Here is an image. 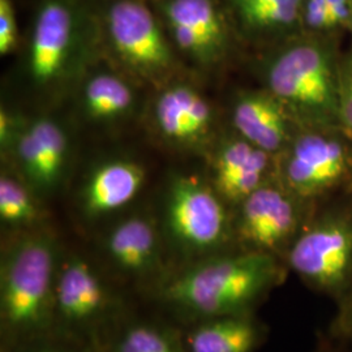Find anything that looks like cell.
<instances>
[{
	"label": "cell",
	"instance_id": "1",
	"mask_svg": "<svg viewBox=\"0 0 352 352\" xmlns=\"http://www.w3.org/2000/svg\"><path fill=\"white\" fill-rule=\"evenodd\" d=\"M286 269L283 260L269 253L223 252L171 273L155 295L171 311L195 322L245 315L283 282Z\"/></svg>",
	"mask_w": 352,
	"mask_h": 352
},
{
	"label": "cell",
	"instance_id": "22",
	"mask_svg": "<svg viewBox=\"0 0 352 352\" xmlns=\"http://www.w3.org/2000/svg\"><path fill=\"white\" fill-rule=\"evenodd\" d=\"M11 352H101V350L98 346L87 342H77L56 336H49L33 340Z\"/></svg>",
	"mask_w": 352,
	"mask_h": 352
},
{
	"label": "cell",
	"instance_id": "29",
	"mask_svg": "<svg viewBox=\"0 0 352 352\" xmlns=\"http://www.w3.org/2000/svg\"><path fill=\"white\" fill-rule=\"evenodd\" d=\"M351 25H352V19H351Z\"/></svg>",
	"mask_w": 352,
	"mask_h": 352
},
{
	"label": "cell",
	"instance_id": "27",
	"mask_svg": "<svg viewBox=\"0 0 352 352\" xmlns=\"http://www.w3.org/2000/svg\"><path fill=\"white\" fill-rule=\"evenodd\" d=\"M316 352H340V349L337 347L336 342H322Z\"/></svg>",
	"mask_w": 352,
	"mask_h": 352
},
{
	"label": "cell",
	"instance_id": "14",
	"mask_svg": "<svg viewBox=\"0 0 352 352\" xmlns=\"http://www.w3.org/2000/svg\"><path fill=\"white\" fill-rule=\"evenodd\" d=\"M276 158L239 135L225 139L214 154L212 186L228 205L236 206L273 180Z\"/></svg>",
	"mask_w": 352,
	"mask_h": 352
},
{
	"label": "cell",
	"instance_id": "13",
	"mask_svg": "<svg viewBox=\"0 0 352 352\" xmlns=\"http://www.w3.org/2000/svg\"><path fill=\"white\" fill-rule=\"evenodd\" d=\"M164 13L177 49L190 60L209 67L225 58L226 26L212 0H168Z\"/></svg>",
	"mask_w": 352,
	"mask_h": 352
},
{
	"label": "cell",
	"instance_id": "6",
	"mask_svg": "<svg viewBox=\"0 0 352 352\" xmlns=\"http://www.w3.org/2000/svg\"><path fill=\"white\" fill-rule=\"evenodd\" d=\"M283 263L311 289L340 299L352 285V215L327 213L305 225Z\"/></svg>",
	"mask_w": 352,
	"mask_h": 352
},
{
	"label": "cell",
	"instance_id": "12",
	"mask_svg": "<svg viewBox=\"0 0 352 352\" xmlns=\"http://www.w3.org/2000/svg\"><path fill=\"white\" fill-rule=\"evenodd\" d=\"M11 151L21 179L39 199L59 188L69 154V140L60 123L49 116L23 123Z\"/></svg>",
	"mask_w": 352,
	"mask_h": 352
},
{
	"label": "cell",
	"instance_id": "28",
	"mask_svg": "<svg viewBox=\"0 0 352 352\" xmlns=\"http://www.w3.org/2000/svg\"><path fill=\"white\" fill-rule=\"evenodd\" d=\"M347 60H349V63L351 64V67H352V51H351V54H350V56H349V58H347Z\"/></svg>",
	"mask_w": 352,
	"mask_h": 352
},
{
	"label": "cell",
	"instance_id": "8",
	"mask_svg": "<svg viewBox=\"0 0 352 352\" xmlns=\"http://www.w3.org/2000/svg\"><path fill=\"white\" fill-rule=\"evenodd\" d=\"M342 131L302 129L283 151L279 182L304 201L318 199L351 175V151Z\"/></svg>",
	"mask_w": 352,
	"mask_h": 352
},
{
	"label": "cell",
	"instance_id": "9",
	"mask_svg": "<svg viewBox=\"0 0 352 352\" xmlns=\"http://www.w3.org/2000/svg\"><path fill=\"white\" fill-rule=\"evenodd\" d=\"M106 24L119 60L140 78L164 85L175 69V55L151 11L138 0H116Z\"/></svg>",
	"mask_w": 352,
	"mask_h": 352
},
{
	"label": "cell",
	"instance_id": "3",
	"mask_svg": "<svg viewBox=\"0 0 352 352\" xmlns=\"http://www.w3.org/2000/svg\"><path fill=\"white\" fill-rule=\"evenodd\" d=\"M266 90L283 103L302 129L343 131L340 116L342 63L330 42L304 38L270 56Z\"/></svg>",
	"mask_w": 352,
	"mask_h": 352
},
{
	"label": "cell",
	"instance_id": "25",
	"mask_svg": "<svg viewBox=\"0 0 352 352\" xmlns=\"http://www.w3.org/2000/svg\"><path fill=\"white\" fill-rule=\"evenodd\" d=\"M338 316L334 321L333 334L337 340L352 344V285L340 299Z\"/></svg>",
	"mask_w": 352,
	"mask_h": 352
},
{
	"label": "cell",
	"instance_id": "11",
	"mask_svg": "<svg viewBox=\"0 0 352 352\" xmlns=\"http://www.w3.org/2000/svg\"><path fill=\"white\" fill-rule=\"evenodd\" d=\"M74 13L60 0H47L37 14L28 52V76L34 88L59 85L75 62Z\"/></svg>",
	"mask_w": 352,
	"mask_h": 352
},
{
	"label": "cell",
	"instance_id": "26",
	"mask_svg": "<svg viewBox=\"0 0 352 352\" xmlns=\"http://www.w3.org/2000/svg\"><path fill=\"white\" fill-rule=\"evenodd\" d=\"M21 126H23V123L19 122L14 115H12L6 109H1V113H0V145H1V151H11L13 142L17 138Z\"/></svg>",
	"mask_w": 352,
	"mask_h": 352
},
{
	"label": "cell",
	"instance_id": "23",
	"mask_svg": "<svg viewBox=\"0 0 352 352\" xmlns=\"http://www.w3.org/2000/svg\"><path fill=\"white\" fill-rule=\"evenodd\" d=\"M17 43L19 28L12 0H0V55H10Z\"/></svg>",
	"mask_w": 352,
	"mask_h": 352
},
{
	"label": "cell",
	"instance_id": "16",
	"mask_svg": "<svg viewBox=\"0 0 352 352\" xmlns=\"http://www.w3.org/2000/svg\"><path fill=\"white\" fill-rule=\"evenodd\" d=\"M154 124L164 139L195 145L208 138L213 124L210 103L188 84H168L154 103Z\"/></svg>",
	"mask_w": 352,
	"mask_h": 352
},
{
	"label": "cell",
	"instance_id": "10",
	"mask_svg": "<svg viewBox=\"0 0 352 352\" xmlns=\"http://www.w3.org/2000/svg\"><path fill=\"white\" fill-rule=\"evenodd\" d=\"M103 253L113 272L141 289H157L170 277L161 232L151 217L129 215L119 221L103 239Z\"/></svg>",
	"mask_w": 352,
	"mask_h": 352
},
{
	"label": "cell",
	"instance_id": "15",
	"mask_svg": "<svg viewBox=\"0 0 352 352\" xmlns=\"http://www.w3.org/2000/svg\"><path fill=\"white\" fill-rule=\"evenodd\" d=\"M231 120L239 136L276 157L287 149L296 135L289 110L269 90L240 94L232 106Z\"/></svg>",
	"mask_w": 352,
	"mask_h": 352
},
{
	"label": "cell",
	"instance_id": "18",
	"mask_svg": "<svg viewBox=\"0 0 352 352\" xmlns=\"http://www.w3.org/2000/svg\"><path fill=\"white\" fill-rule=\"evenodd\" d=\"M264 330L251 314L196 321L183 340L187 352H254Z\"/></svg>",
	"mask_w": 352,
	"mask_h": 352
},
{
	"label": "cell",
	"instance_id": "24",
	"mask_svg": "<svg viewBox=\"0 0 352 352\" xmlns=\"http://www.w3.org/2000/svg\"><path fill=\"white\" fill-rule=\"evenodd\" d=\"M340 116L343 131L352 136V67L347 59L342 63Z\"/></svg>",
	"mask_w": 352,
	"mask_h": 352
},
{
	"label": "cell",
	"instance_id": "2",
	"mask_svg": "<svg viewBox=\"0 0 352 352\" xmlns=\"http://www.w3.org/2000/svg\"><path fill=\"white\" fill-rule=\"evenodd\" d=\"M63 251L46 227L16 232L1 250L3 352L52 336L56 274Z\"/></svg>",
	"mask_w": 352,
	"mask_h": 352
},
{
	"label": "cell",
	"instance_id": "20",
	"mask_svg": "<svg viewBox=\"0 0 352 352\" xmlns=\"http://www.w3.org/2000/svg\"><path fill=\"white\" fill-rule=\"evenodd\" d=\"M39 197L20 177L4 173L0 176V222L13 234L41 227L43 212Z\"/></svg>",
	"mask_w": 352,
	"mask_h": 352
},
{
	"label": "cell",
	"instance_id": "21",
	"mask_svg": "<svg viewBox=\"0 0 352 352\" xmlns=\"http://www.w3.org/2000/svg\"><path fill=\"white\" fill-rule=\"evenodd\" d=\"M107 352H187L174 330L149 322H133L113 337Z\"/></svg>",
	"mask_w": 352,
	"mask_h": 352
},
{
	"label": "cell",
	"instance_id": "19",
	"mask_svg": "<svg viewBox=\"0 0 352 352\" xmlns=\"http://www.w3.org/2000/svg\"><path fill=\"white\" fill-rule=\"evenodd\" d=\"M81 103L89 119L100 123L113 122L131 113L136 103V94L122 76L100 71L89 76L84 82Z\"/></svg>",
	"mask_w": 352,
	"mask_h": 352
},
{
	"label": "cell",
	"instance_id": "5",
	"mask_svg": "<svg viewBox=\"0 0 352 352\" xmlns=\"http://www.w3.org/2000/svg\"><path fill=\"white\" fill-rule=\"evenodd\" d=\"M113 289L78 253H63L56 274L52 336L100 347V334L119 312Z\"/></svg>",
	"mask_w": 352,
	"mask_h": 352
},
{
	"label": "cell",
	"instance_id": "7",
	"mask_svg": "<svg viewBox=\"0 0 352 352\" xmlns=\"http://www.w3.org/2000/svg\"><path fill=\"white\" fill-rule=\"evenodd\" d=\"M305 204L279 179L267 182L235 206L234 240L239 243L241 251L263 252L283 260L305 226Z\"/></svg>",
	"mask_w": 352,
	"mask_h": 352
},
{
	"label": "cell",
	"instance_id": "17",
	"mask_svg": "<svg viewBox=\"0 0 352 352\" xmlns=\"http://www.w3.org/2000/svg\"><path fill=\"white\" fill-rule=\"evenodd\" d=\"M142 164L131 160H111L91 171L80 192V209L93 221L123 209L145 184Z\"/></svg>",
	"mask_w": 352,
	"mask_h": 352
},
{
	"label": "cell",
	"instance_id": "4",
	"mask_svg": "<svg viewBox=\"0 0 352 352\" xmlns=\"http://www.w3.org/2000/svg\"><path fill=\"white\" fill-rule=\"evenodd\" d=\"M164 227L170 244L186 258L184 265L223 253L234 240L228 204L213 186L195 176H177L168 184Z\"/></svg>",
	"mask_w": 352,
	"mask_h": 352
}]
</instances>
